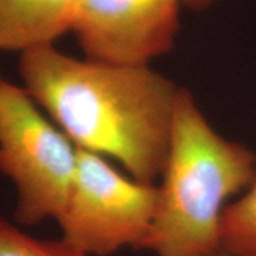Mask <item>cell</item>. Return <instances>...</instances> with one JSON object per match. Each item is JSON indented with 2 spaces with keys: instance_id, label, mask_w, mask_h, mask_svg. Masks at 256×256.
<instances>
[{
  "instance_id": "6da1fadb",
  "label": "cell",
  "mask_w": 256,
  "mask_h": 256,
  "mask_svg": "<svg viewBox=\"0 0 256 256\" xmlns=\"http://www.w3.org/2000/svg\"><path fill=\"white\" fill-rule=\"evenodd\" d=\"M19 74L78 148L116 159L142 184L162 178L180 90L174 82L148 66L78 60L52 46L22 52Z\"/></svg>"
},
{
  "instance_id": "7a4b0ae2",
  "label": "cell",
  "mask_w": 256,
  "mask_h": 256,
  "mask_svg": "<svg viewBox=\"0 0 256 256\" xmlns=\"http://www.w3.org/2000/svg\"><path fill=\"white\" fill-rule=\"evenodd\" d=\"M256 179V153L211 127L194 98L180 88L154 217L139 249L156 256L218 252L226 200Z\"/></svg>"
},
{
  "instance_id": "3957f363",
  "label": "cell",
  "mask_w": 256,
  "mask_h": 256,
  "mask_svg": "<svg viewBox=\"0 0 256 256\" xmlns=\"http://www.w3.org/2000/svg\"><path fill=\"white\" fill-rule=\"evenodd\" d=\"M78 148L37 110L25 88L0 80V174L17 190L16 222L58 220L72 192Z\"/></svg>"
},
{
  "instance_id": "277c9868",
  "label": "cell",
  "mask_w": 256,
  "mask_h": 256,
  "mask_svg": "<svg viewBox=\"0 0 256 256\" xmlns=\"http://www.w3.org/2000/svg\"><path fill=\"white\" fill-rule=\"evenodd\" d=\"M158 197V186L124 177L100 154L78 148L68 204L57 220L62 240L88 256L139 249Z\"/></svg>"
},
{
  "instance_id": "5b68a950",
  "label": "cell",
  "mask_w": 256,
  "mask_h": 256,
  "mask_svg": "<svg viewBox=\"0 0 256 256\" xmlns=\"http://www.w3.org/2000/svg\"><path fill=\"white\" fill-rule=\"evenodd\" d=\"M182 0H78L72 31L86 58L148 66L174 46Z\"/></svg>"
},
{
  "instance_id": "8992f818",
  "label": "cell",
  "mask_w": 256,
  "mask_h": 256,
  "mask_svg": "<svg viewBox=\"0 0 256 256\" xmlns=\"http://www.w3.org/2000/svg\"><path fill=\"white\" fill-rule=\"evenodd\" d=\"M78 0H0V51L52 46L72 31Z\"/></svg>"
},
{
  "instance_id": "52a82bcc",
  "label": "cell",
  "mask_w": 256,
  "mask_h": 256,
  "mask_svg": "<svg viewBox=\"0 0 256 256\" xmlns=\"http://www.w3.org/2000/svg\"><path fill=\"white\" fill-rule=\"evenodd\" d=\"M220 246L234 256H256V179L243 196L224 208Z\"/></svg>"
},
{
  "instance_id": "ba28073f",
  "label": "cell",
  "mask_w": 256,
  "mask_h": 256,
  "mask_svg": "<svg viewBox=\"0 0 256 256\" xmlns=\"http://www.w3.org/2000/svg\"><path fill=\"white\" fill-rule=\"evenodd\" d=\"M0 256H88L69 243L32 238L0 217Z\"/></svg>"
},
{
  "instance_id": "9c48e42d",
  "label": "cell",
  "mask_w": 256,
  "mask_h": 256,
  "mask_svg": "<svg viewBox=\"0 0 256 256\" xmlns=\"http://www.w3.org/2000/svg\"><path fill=\"white\" fill-rule=\"evenodd\" d=\"M217 0H182L184 6H188V8L194 10V11H202L206 10L214 4Z\"/></svg>"
},
{
  "instance_id": "30bf717a",
  "label": "cell",
  "mask_w": 256,
  "mask_h": 256,
  "mask_svg": "<svg viewBox=\"0 0 256 256\" xmlns=\"http://www.w3.org/2000/svg\"><path fill=\"white\" fill-rule=\"evenodd\" d=\"M209 256H234L232 254H230V252H226V250H222V249H220L218 252H214V254H211Z\"/></svg>"
},
{
  "instance_id": "8fae6325",
  "label": "cell",
  "mask_w": 256,
  "mask_h": 256,
  "mask_svg": "<svg viewBox=\"0 0 256 256\" xmlns=\"http://www.w3.org/2000/svg\"><path fill=\"white\" fill-rule=\"evenodd\" d=\"M0 80H2V78H0Z\"/></svg>"
}]
</instances>
